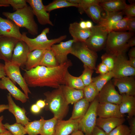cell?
<instances>
[{
    "label": "cell",
    "instance_id": "6da1fadb",
    "mask_svg": "<svg viewBox=\"0 0 135 135\" xmlns=\"http://www.w3.org/2000/svg\"><path fill=\"white\" fill-rule=\"evenodd\" d=\"M72 64L71 62L68 60L54 67L38 66L28 70H24L23 77L28 86L57 88L65 85V75Z\"/></svg>",
    "mask_w": 135,
    "mask_h": 135
},
{
    "label": "cell",
    "instance_id": "7a4b0ae2",
    "mask_svg": "<svg viewBox=\"0 0 135 135\" xmlns=\"http://www.w3.org/2000/svg\"><path fill=\"white\" fill-rule=\"evenodd\" d=\"M2 14L20 28H25L32 35L38 34V26L34 20V15L30 6L27 5L13 12H4Z\"/></svg>",
    "mask_w": 135,
    "mask_h": 135
},
{
    "label": "cell",
    "instance_id": "3957f363",
    "mask_svg": "<svg viewBox=\"0 0 135 135\" xmlns=\"http://www.w3.org/2000/svg\"><path fill=\"white\" fill-rule=\"evenodd\" d=\"M44 94L46 97L45 110L51 111L58 120H62L68 113V104L64 96L61 86Z\"/></svg>",
    "mask_w": 135,
    "mask_h": 135
},
{
    "label": "cell",
    "instance_id": "277c9868",
    "mask_svg": "<svg viewBox=\"0 0 135 135\" xmlns=\"http://www.w3.org/2000/svg\"><path fill=\"white\" fill-rule=\"evenodd\" d=\"M50 28H46L41 33L34 38H30L26 35V33L23 32L21 40L24 42L28 46L30 52L35 50H46L50 49L52 45L60 43L66 39V35L61 36L58 38L49 39L47 34L50 32Z\"/></svg>",
    "mask_w": 135,
    "mask_h": 135
},
{
    "label": "cell",
    "instance_id": "5b68a950",
    "mask_svg": "<svg viewBox=\"0 0 135 135\" xmlns=\"http://www.w3.org/2000/svg\"><path fill=\"white\" fill-rule=\"evenodd\" d=\"M134 34L129 32H109L105 46L106 52L116 56L125 53L128 48L127 42Z\"/></svg>",
    "mask_w": 135,
    "mask_h": 135
},
{
    "label": "cell",
    "instance_id": "8992f818",
    "mask_svg": "<svg viewBox=\"0 0 135 135\" xmlns=\"http://www.w3.org/2000/svg\"><path fill=\"white\" fill-rule=\"evenodd\" d=\"M70 54L79 59L84 65L96 70L98 55L96 52L88 48L85 42H74Z\"/></svg>",
    "mask_w": 135,
    "mask_h": 135
},
{
    "label": "cell",
    "instance_id": "52a82bcc",
    "mask_svg": "<svg viewBox=\"0 0 135 135\" xmlns=\"http://www.w3.org/2000/svg\"><path fill=\"white\" fill-rule=\"evenodd\" d=\"M99 103L98 96L91 102L84 116L81 119L78 130L86 135H92L95 127L97 116V108Z\"/></svg>",
    "mask_w": 135,
    "mask_h": 135
},
{
    "label": "cell",
    "instance_id": "ba28073f",
    "mask_svg": "<svg viewBox=\"0 0 135 135\" xmlns=\"http://www.w3.org/2000/svg\"><path fill=\"white\" fill-rule=\"evenodd\" d=\"M109 32L105 28L98 24L91 29V33L85 43L91 50L100 51L105 46Z\"/></svg>",
    "mask_w": 135,
    "mask_h": 135
},
{
    "label": "cell",
    "instance_id": "9c48e42d",
    "mask_svg": "<svg viewBox=\"0 0 135 135\" xmlns=\"http://www.w3.org/2000/svg\"><path fill=\"white\" fill-rule=\"evenodd\" d=\"M111 72L114 78L133 76L135 75V68L130 65L125 53L116 56L114 67Z\"/></svg>",
    "mask_w": 135,
    "mask_h": 135
},
{
    "label": "cell",
    "instance_id": "30bf717a",
    "mask_svg": "<svg viewBox=\"0 0 135 135\" xmlns=\"http://www.w3.org/2000/svg\"><path fill=\"white\" fill-rule=\"evenodd\" d=\"M20 66L11 62H5L4 69L6 76L15 84L17 83L21 88L24 93L28 96L31 94L24 77L20 70Z\"/></svg>",
    "mask_w": 135,
    "mask_h": 135
},
{
    "label": "cell",
    "instance_id": "8fae6325",
    "mask_svg": "<svg viewBox=\"0 0 135 135\" xmlns=\"http://www.w3.org/2000/svg\"><path fill=\"white\" fill-rule=\"evenodd\" d=\"M99 102H108L118 104L121 103L122 96L116 90L110 80L99 91L98 96Z\"/></svg>",
    "mask_w": 135,
    "mask_h": 135
},
{
    "label": "cell",
    "instance_id": "7c38bea8",
    "mask_svg": "<svg viewBox=\"0 0 135 135\" xmlns=\"http://www.w3.org/2000/svg\"><path fill=\"white\" fill-rule=\"evenodd\" d=\"M26 1L30 4L39 24L42 25L49 24L54 26L50 20V14L46 10L42 0H26Z\"/></svg>",
    "mask_w": 135,
    "mask_h": 135
},
{
    "label": "cell",
    "instance_id": "4fadbf2b",
    "mask_svg": "<svg viewBox=\"0 0 135 135\" xmlns=\"http://www.w3.org/2000/svg\"><path fill=\"white\" fill-rule=\"evenodd\" d=\"M20 40L16 38L0 36V58L4 62H11L14 48Z\"/></svg>",
    "mask_w": 135,
    "mask_h": 135
},
{
    "label": "cell",
    "instance_id": "5bb4252c",
    "mask_svg": "<svg viewBox=\"0 0 135 135\" xmlns=\"http://www.w3.org/2000/svg\"><path fill=\"white\" fill-rule=\"evenodd\" d=\"M75 42L74 40L70 39L65 42H61L59 44L52 46L50 50L53 52L59 64L68 61V55L70 54L72 44Z\"/></svg>",
    "mask_w": 135,
    "mask_h": 135
},
{
    "label": "cell",
    "instance_id": "9a60e30c",
    "mask_svg": "<svg viewBox=\"0 0 135 135\" xmlns=\"http://www.w3.org/2000/svg\"><path fill=\"white\" fill-rule=\"evenodd\" d=\"M30 52L26 44L22 40H19L14 49L11 62L20 67L25 65Z\"/></svg>",
    "mask_w": 135,
    "mask_h": 135
},
{
    "label": "cell",
    "instance_id": "2e32d148",
    "mask_svg": "<svg viewBox=\"0 0 135 135\" xmlns=\"http://www.w3.org/2000/svg\"><path fill=\"white\" fill-rule=\"evenodd\" d=\"M97 114L99 117L102 118H122L125 116L120 112L118 104L108 102L98 103Z\"/></svg>",
    "mask_w": 135,
    "mask_h": 135
},
{
    "label": "cell",
    "instance_id": "e0dca14e",
    "mask_svg": "<svg viewBox=\"0 0 135 135\" xmlns=\"http://www.w3.org/2000/svg\"><path fill=\"white\" fill-rule=\"evenodd\" d=\"M0 89L7 90L16 100L22 103L26 102L29 98V97L17 87L7 77L4 76L0 79Z\"/></svg>",
    "mask_w": 135,
    "mask_h": 135
},
{
    "label": "cell",
    "instance_id": "ac0fdd59",
    "mask_svg": "<svg viewBox=\"0 0 135 135\" xmlns=\"http://www.w3.org/2000/svg\"><path fill=\"white\" fill-rule=\"evenodd\" d=\"M113 84L117 87L121 95L135 96V80L133 76L114 78Z\"/></svg>",
    "mask_w": 135,
    "mask_h": 135
},
{
    "label": "cell",
    "instance_id": "d6986e66",
    "mask_svg": "<svg viewBox=\"0 0 135 135\" xmlns=\"http://www.w3.org/2000/svg\"><path fill=\"white\" fill-rule=\"evenodd\" d=\"M20 28L11 20L0 16V36L11 37L21 40Z\"/></svg>",
    "mask_w": 135,
    "mask_h": 135
},
{
    "label": "cell",
    "instance_id": "ffe728a7",
    "mask_svg": "<svg viewBox=\"0 0 135 135\" xmlns=\"http://www.w3.org/2000/svg\"><path fill=\"white\" fill-rule=\"evenodd\" d=\"M82 118L75 120L69 119L66 120H58L54 135H69L78 130L79 124Z\"/></svg>",
    "mask_w": 135,
    "mask_h": 135
},
{
    "label": "cell",
    "instance_id": "44dd1931",
    "mask_svg": "<svg viewBox=\"0 0 135 135\" xmlns=\"http://www.w3.org/2000/svg\"><path fill=\"white\" fill-rule=\"evenodd\" d=\"M7 99L8 103V110L14 116L16 123L25 126L30 121L26 115L25 110L16 105L9 93L7 95Z\"/></svg>",
    "mask_w": 135,
    "mask_h": 135
},
{
    "label": "cell",
    "instance_id": "7402d4cb",
    "mask_svg": "<svg viewBox=\"0 0 135 135\" xmlns=\"http://www.w3.org/2000/svg\"><path fill=\"white\" fill-rule=\"evenodd\" d=\"M126 120L124 118L109 117L97 118L96 126L103 130L108 135L114 128Z\"/></svg>",
    "mask_w": 135,
    "mask_h": 135
},
{
    "label": "cell",
    "instance_id": "603a6c76",
    "mask_svg": "<svg viewBox=\"0 0 135 135\" xmlns=\"http://www.w3.org/2000/svg\"><path fill=\"white\" fill-rule=\"evenodd\" d=\"M69 33L75 42H85L90 36L91 29H82L79 23L74 22L70 24L68 28Z\"/></svg>",
    "mask_w": 135,
    "mask_h": 135
},
{
    "label": "cell",
    "instance_id": "cb8c5ba5",
    "mask_svg": "<svg viewBox=\"0 0 135 135\" xmlns=\"http://www.w3.org/2000/svg\"><path fill=\"white\" fill-rule=\"evenodd\" d=\"M122 98L119 105L120 112L122 114H127L128 119L135 116V98L134 96L121 94Z\"/></svg>",
    "mask_w": 135,
    "mask_h": 135
},
{
    "label": "cell",
    "instance_id": "d4e9b609",
    "mask_svg": "<svg viewBox=\"0 0 135 135\" xmlns=\"http://www.w3.org/2000/svg\"><path fill=\"white\" fill-rule=\"evenodd\" d=\"M61 87L65 98L68 104H74L84 98L83 90L75 89L65 85H62Z\"/></svg>",
    "mask_w": 135,
    "mask_h": 135
},
{
    "label": "cell",
    "instance_id": "484cf974",
    "mask_svg": "<svg viewBox=\"0 0 135 135\" xmlns=\"http://www.w3.org/2000/svg\"><path fill=\"white\" fill-rule=\"evenodd\" d=\"M106 15L102 18L98 24L105 28L108 32H111V28L114 23L122 19L123 14L122 12H106Z\"/></svg>",
    "mask_w": 135,
    "mask_h": 135
},
{
    "label": "cell",
    "instance_id": "4316f807",
    "mask_svg": "<svg viewBox=\"0 0 135 135\" xmlns=\"http://www.w3.org/2000/svg\"><path fill=\"white\" fill-rule=\"evenodd\" d=\"M100 5L106 12H112L122 11L128 5L124 0H105Z\"/></svg>",
    "mask_w": 135,
    "mask_h": 135
},
{
    "label": "cell",
    "instance_id": "83f0119b",
    "mask_svg": "<svg viewBox=\"0 0 135 135\" xmlns=\"http://www.w3.org/2000/svg\"><path fill=\"white\" fill-rule=\"evenodd\" d=\"M46 50H36L30 52L25 65L26 70H28L38 66Z\"/></svg>",
    "mask_w": 135,
    "mask_h": 135
},
{
    "label": "cell",
    "instance_id": "f1b7e54d",
    "mask_svg": "<svg viewBox=\"0 0 135 135\" xmlns=\"http://www.w3.org/2000/svg\"><path fill=\"white\" fill-rule=\"evenodd\" d=\"M89 105V102L84 98L76 102L74 104L72 114L69 119L75 120L82 117Z\"/></svg>",
    "mask_w": 135,
    "mask_h": 135
},
{
    "label": "cell",
    "instance_id": "f546056e",
    "mask_svg": "<svg viewBox=\"0 0 135 135\" xmlns=\"http://www.w3.org/2000/svg\"><path fill=\"white\" fill-rule=\"evenodd\" d=\"M45 120L41 116L38 120L29 122L24 127L28 135H38L40 134Z\"/></svg>",
    "mask_w": 135,
    "mask_h": 135
},
{
    "label": "cell",
    "instance_id": "4dcf8cb0",
    "mask_svg": "<svg viewBox=\"0 0 135 135\" xmlns=\"http://www.w3.org/2000/svg\"><path fill=\"white\" fill-rule=\"evenodd\" d=\"M65 85L78 90H83L85 87L80 76H73L68 71L65 75Z\"/></svg>",
    "mask_w": 135,
    "mask_h": 135
},
{
    "label": "cell",
    "instance_id": "1f68e13d",
    "mask_svg": "<svg viewBox=\"0 0 135 135\" xmlns=\"http://www.w3.org/2000/svg\"><path fill=\"white\" fill-rule=\"evenodd\" d=\"M103 10L100 4H94L89 6L85 12L94 22L98 24L102 18L101 13Z\"/></svg>",
    "mask_w": 135,
    "mask_h": 135
},
{
    "label": "cell",
    "instance_id": "d6a6232c",
    "mask_svg": "<svg viewBox=\"0 0 135 135\" xmlns=\"http://www.w3.org/2000/svg\"><path fill=\"white\" fill-rule=\"evenodd\" d=\"M59 65L53 52L49 49L46 50L38 66L52 67Z\"/></svg>",
    "mask_w": 135,
    "mask_h": 135
},
{
    "label": "cell",
    "instance_id": "836d02e7",
    "mask_svg": "<svg viewBox=\"0 0 135 135\" xmlns=\"http://www.w3.org/2000/svg\"><path fill=\"white\" fill-rule=\"evenodd\" d=\"M58 120L54 117L48 120H45L40 134V135H54L55 127Z\"/></svg>",
    "mask_w": 135,
    "mask_h": 135
},
{
    "label": "cell",
    "instance_id": "e575fe53",
    "mask_svg": "<svg viewBox=\"0 0 135 135\" xmlns=\"http://www.w3.org/2000/svg\"><path fill=\"white\" fill-rule=\"evenodd\" d=\"M113 78L111 71L102 74H100L95 77L92 78V82L95 85L99 92L104 86Z\"/></svg>",
    "mask_w": 135,
    "mask_h": 135
},
{
    "label": "cell",
    "instance_id": "d590c367",
    "mask_svg": "<svg viewBox=\"0 0 135 135\" xmlns=\"http://www.w3.org/2000/svg\"><path fill=\"white\" fill-rule=\"evenodd\" d=\"M71 6L78 8V5L72 4L67 0H55L45 6L46 10L48 12L59 8Z\"/></svg>",
    "mask_w": 135,
    "mask_h": 135
},
{
    "label": "cell",
    "instance_id": "8d00e7d4",
    "mask_svg": "<svg viewBox=\"0 0 135 135\" xmlns=\"http://www.w3.org/2000/svg\"><path fill=\"white\" fill-rule=\"evenodd\" d=\"M84 98L89 102H92L98 96L99 93L94 84L92 82L85 86L83 90Z\"/></svg>",
    "mask_w": 135,
    "mask_h": 135
},
{
    "label": "cell",
    "instance_id": "74e56055",
    "mask_svg": "<svg viewBox=\"0 0 135 135\" xmlns=\"http://www.w3.org/2000/svg\"><path fill=\"white\" fill-rule=\"evenodd\" d=\"M4 126L12 135H25L27 134L24 126L20 124L16 123L10 124L6 123L4 124Z\"/></svg>",
    "mask_w": 135,
    "mask_h": 135
},
{
    "label": "cell",
    "instance_id": "f35d334b",
    "mask_svg": "<svg viewBox=\"0 0 135 135\" xmlns=\"http://www.w3.org/2000/svg\"><path fill=\"white\" fill-rule=\"evenodd\" d=\"M129 17L126 16L114 24L111 28V32H120L128 30L127 24Z\"/></svg>",
    "mask_w": 135,
    "mask_h": 135
},
{
    "label": "cell",
    "instance_id": "ab89813d",
    "mask_svg": "<svg viewBox=\"0 0 135 135\" xmlns=\"http://www.w3.org/2000/svg\"><path fill=\"white\" fill-rule=\"evenodd\" d=\"M26 0H0V4L10 5L14 10L16 11L27 5Z\"/></svg>",
    "mask_w": 135,
    "mask_h": 135
},
{
    "label": "cell",
    "instance_id": "60d3db41",
    "mask_svg": "<svg viewBox=\"0 0 135 135\" xmlns=\"http://www.w3.org/2000/svg\"><path fill=\"white\" fill-rule=\"evenodd\" d=\"M105 0H80L78 4L79 12L81 14L90 6L94 4H100Z\"/></svg>",
    "mask_w": 135,
    "mask_h": 135
},
{
    "label": "cell",
    "instance_id": "b9f144b4",
    "mask_svg": "<svg viewBox=\"0 0 135 135\" xmlns=\"http://www.w3.org/2000/svg\"><path fill=\"white\" fill-rule=\"evenodd\" d=\"M84 66V70L80 76L85 86L92 82V76L94 70L85 66Z\"/></svg>",
    "mask_w": 135,
    "mask_h": 135
},
{
    "label": "cell",
    "instance_id": "7bdbcfd3",
    "mask_svg": "<svg viewBox=\"0 0 135 135\" xmlns=\"http://www.w3.org/2000/svg\"><path fill=\"white\" fill-rule=\"evenodd\" d=\"M116 56L106 52L103 54L101 57L102 62L106 65L109 71H112L113 68Z\"/></svg>",
    "mask_w": 135,
    "mask_h": 135
},
{
    "label": "cell",
    "instance_id": "ee69618b",
    "mask_svg": "<svg viewBox=\"0 0 135 135\" xmlns=\"http://www.w3.org/2000/svg\"><path fill=\"white\" fill-rule=\"evenodd\" d=\"M130 131L128 126L122 124L114 128L108 135H129Z\"/></svg>",
    "mask_w": 135,
    "mask_h": 135
},
{
    "label": "cell",
    "instance_id": "f6af8a7d",
    "mask_svg": "<svg viewBox=\"0 0 135 135\" xmlns=\"http://www.w3.org/2000/svg\"><path fill=\"white\" fill-rule=\"evenodd\" d=\"M123 14L129 17H134L135 16V3L128 5L126 8L122 11Z\"/></svg>",
    "mask_w": 135,
    "mask_h": 135
},
{
    "label": "cell",
    "instance_id": "bcb514c9",
    "mask_svg": "<svg viewBox=\"0 0 135 135\" xmlns=\"http://www.w3.org/2000/svg\"><path fill=\"white\" fill-rule=\"evenodd\" d=\"M96 70V73L100 74H104L110 72L108 67L102 62L98 66Z\"/></svg>",
    "mask_w": 135,
    "mask_h": 135
},
{
    "label": "cell",
    "instance_id": "7dc6e473",
    "mask_svg": "<svg viewBox=\"0 0 135 135\" xmlns=\"http://www.w3.org/2000/svg\"><path fill=\"white\" fill-rule=\"evenodd\" d=\"M128 30L129 32L134 33L135 31V18L134 17H129L127 24Z\"/></svg>",
    "mask_w": 135,
    "mask_h": 135
},
{
    "label": "cell",
    "instance_id": "c3c4849f",
    "mask_svg": "<svg viewBox=\"0 0 135 135\" xmlns=\"http://www.w3.org/2000/svg\"><path fill=\"white\" fill-rule=\"evenodd\" d=\"M128 119L130 131L129 135H135V117L134 116Z\"/></svg>",
    "mask_w": 135,
    "mask_h": 135
},
{
    "label": "cell",
    "instance_id": "681fc988",
    "mask_svg": "<svg viewBox=\"0 0 135 135\" xmlns=\"http://www.w3.org/2000/svg\"><path fill=\"white\" fill-rule=\"evenodd\" d=\"M92 135H108L101 129L96 126L94 128Z\"/></svg>",
    "mask_w": 135,
    "mask_h": 135
},
{
    "label": "cell",
    "instance_id": "f907efd6",
    "mask_svg": "<svg viewBox=\"0 0 135 135\" xmlns=\"http://www.w3.org/2000/svg\"><path fill=\"white\" fill-rule=\"evenodd\" d=\"M41 109L36 104H32L30 108V110L33 113L38 114L40 112Z\"/></svg>",
    "mask_w": 135,
    "mask_h": 135
},
{
    "label": "cell",
    "instance_id": "816d5d0a",
    "mask_svg": "<svg viewBox=\"0 0 135 135\" xmlns=\"http://www.w3.org/2000/svg\"><path fill=\"white\" fill-rule=\"evenodd\" d=\"M6 76L4 69V64L0 62V79Z\"/></svg>",
    "mask_w": 135,
    "mask_h": 135
},
{
    "label": "cell",
    "instance_id": "f5cc1de1",
    "mask_svg": "<svg viewBox=\"0 0 135 135\" xmlns=\"http://www.w3.org/2000/svg\"><path fill=\"white\" fill-rule=\"evenodd\" d=\"M4 116H0V133L4 132L7 130L2 122Z\"/></svg>",
    "mask_w": 135,
    "mask_h": 135
},
{
    "label": "cell",
    "instance_id": "db71d44e",
    "mask_svg": "<svg viewBox=\"0 0 135 135\" xmlns=\"http://www.w3.org/2000/svg\"><path fill=\"white\" fill-rule=\"evenodd\" d=\"M36 104L40 108L45 107L46 104L45 100H37Z\"/></svg>",
    "mask_w": 135,
    "mask_h": 135
},
{
    "label": "cell",
    "instance_id": "11a10c76",
    "mask_svg": "<svg viewBox=\"0 0 135 135\" xmlns=\"http://www.w3.org/2000/svg\"><path fill=\"white\" fill-rule=\"evenodd\" d=\"M135 45V37L131 38L128 41L127 46L128 48L130 47H132Z\"/></svg>",
    "mask_w": 135,
    "mask_h": 135
},
{
    "label": "cell",
    "instance_id": "9f6ffc18",
    "mask_svg": "<svg viewBox=\"0 0 135 135\" xmlns=\"http://www.w3.org/2000/svg\"><path fill=\"white\" fill-rule=\"evenodd\" d=\"M129 58H135V48L133 47L130 50L128 53Z\"/></svg>",
    "mask_w": 135,
    "mask_h": 135
},
{
    "label": "cell",
    "instance_id": "6f0895ef",
    "mask_svg": "<svg viewBox=\"0 0 135 135\" xmlns=\"http://www.w3.org/2000/svg\"><path fill=\"white\" fill-rule=\"evenodd\" d=\"M128 61L130 65L132 67L135 68V58H129Z\"/></svg>",
    "mask_w": 135,
    "mask_h": 135
},
{
    "label": "cell",
    "instance_id": "680465c9",
    "mask_svg": "<svg viewBox=\"0 0 135 135\" xmlns=\"http://www.w3.org/2000/svg\"><path fill=\"white\" fill-rule=\"evenodd\" d=\"M8 104H0V113L5 110H8Z\"/></svg>",
    "mask_w": 135,
    "mask_h": 135
},
{
    "label": "cell",
    "instance_id": "91938a15",
    "mask_svg": "<svg viewBox=\"0 0 135 135\" xmlns=\"http://www.w3.org/2000/svg\"><path fill=\"white\" fill-rule=\"evenodd\" d=\"M86 28L89 29H91L93 26L92 22L90 20H88L86 21Z\"/></svg>",
    "mask_w": 135,
    "mask_h": 135
},
{
    "label": "cell",
    "instance_id": "94428289",
    "mask_svg": "<svg viewBox=\"0 0 135 135\" xmlns=\"http://www.w3.org/2000/svg\"><path fill=\"white\" fill-rule=\"evenodd\" d=\"M70 135H86L81 131L78 130L73 132Z\"/></svg>",
    "mask_w": 135,
    "mask_h": 135
},
{
    "label": "cell",
    "instance_id": "6125c7cd",
    "mask_svg": "<svg viewBox=\"0 0 135 135\" xmlns=\"http://www.w3.org/2000/svg\"><path fill=\"white\" fill-rule=\"evenodd\" d=\"M80 27L83 29L86 28V21L82 20L79 23Z\"/></svg>",
    "mask_w": 135,
    "mask_h": 135
},
{
    "label": "cell",
    "instance_id": "be15d7a7",
    "mask_svg": "<svg viewBox=\"0 0 135 135\" xmlns=\"http://www.w3.org/2000/svg\"><path fill=\"white\" fill-rule=\"evenodd\" d=\"M68 1L72 4L78 5L80 0H67Z\"/></svg>",
    "mask_w": 135,
    "mask_h": 135
},
{
    "label": "cell",
    "instance_id": "e7e4bbea",
    "mask_svg": "<svg viewBox=\"0 0 135 135\" xmlns=\"http://www.w3.org/2000/svg\"><path fill=\"white\" fill-rule=\"evenodd\" d=\"M0 135H12L11 132L8 130L6 132L0 133Z\"/></svg>",
    "mask_w": 135,
    "mask_h": 135
},
{
    "label": "cell",
    "instance_id": "03108f58",
    "mask_svg": "<svg viewBox=\"0 0 135 135\" xmlns=\"http://www.w3.org/2000/svg\"><path fill=\"white\" fill-rule=\"evenodd\" d=\"M10 6L9 5H3L2 4H0V7H8Z\"/></svg>",
    "mask_w": 135,
    "mask_h": 135
},
{
    "label": "cell",
    "instance_id": "003e7915",
    "mask_svg": "<svg viewBox=\"0 0 135 135\" xmlns=\"http://www.w3.org/2000/svg\"></svg>",
    "mask_w": 135,
    "mask_h": 135
}]
</instances>
